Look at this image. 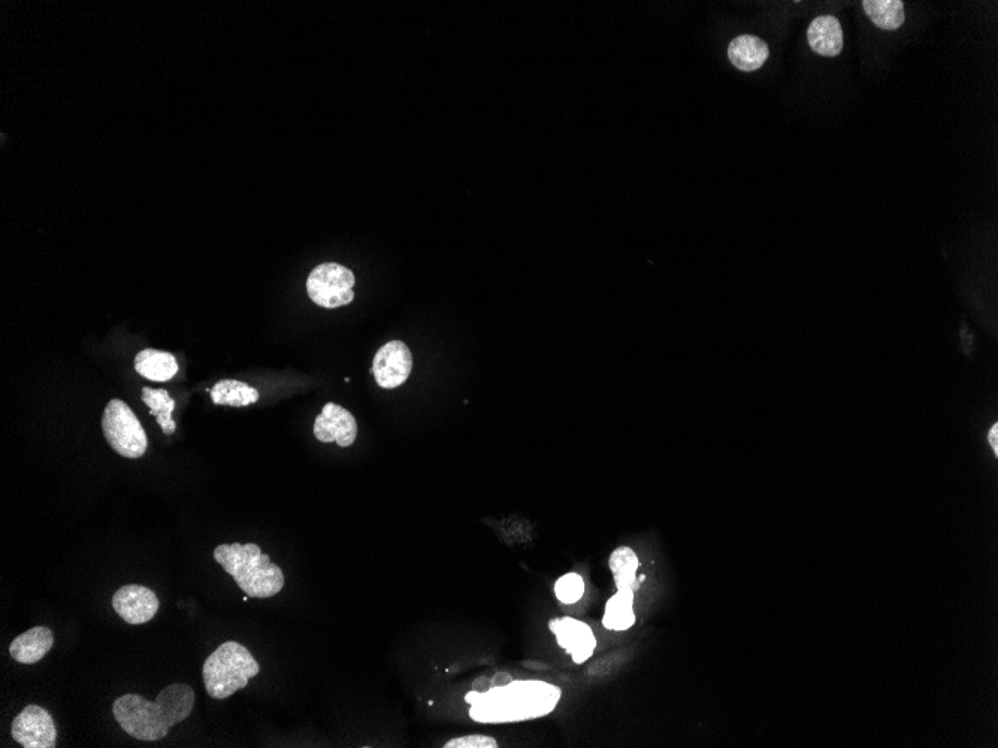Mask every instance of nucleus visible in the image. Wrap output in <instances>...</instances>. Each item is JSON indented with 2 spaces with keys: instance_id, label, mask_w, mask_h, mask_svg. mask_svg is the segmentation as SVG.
I'll list each match as a JSON object with an SVG mask.
<instances>
[{
  "instance_id": "39448f33",
  "label": "nucleus",
  "mask_w": 998,
  "mask_h": 748,
  "mask_svg": "<svg viewBox=\"0 0 998 748\" xmlns=\"http://www.w3.org/2000/svg\"><path fill=\"white\" fill-rule=\"evenodd\" d=\"M102 429L108 444L126 459H139L147 451V435L141 422L120 399H113L105 408Z\"/></svg>"
},
{
  "instance_id": "6e6552de",
  "label": "nucleus",
  "mask_w": 998,
  "mask_h": 748,
  "mask_svg": "<svg viewBox=\"0 0 998 748\" xmlns=\"http://www.w3.org/2000/svg\"><path fill=\"white\" fill-rule=\"evenodd\" d=\"M413 357L410 348L402 341H389L375 354L373 371L375 381L381 389H396L410 377Z\"/></svg>"
},
{
  "instance_id": "6ab92c4d",
  "label": "nucleus",
  "mask_w": 998,
  "mask_h": 748,
  "mask_svg": "<svg viewBox=\"0 0 998 748\" xmlns=\"http://www.w3.org/2000/svg\"><path fill=\"white\" fill-rule=\"evenodd\" d=\"M142 401L150 408L151 416L156 417L157 425L165 435H172L177 430V423L172 420L175 411V401L165 389H142Z\"/></svg>"
},
{
  "instance_id": "1a4fd4ad",
  "label": "nucleus",
  "mask_w": 998,
  "mask_h": 748,
  "mask_svg": "<svg viewBox=\"0 0 998 748\" xmlns=\"http://www.w3.org/2000/svg\"><path fill=\"white\" fill-rule=\"evenodd\" d=\"M113 608L127 625H144L156 616L159 599L148 587L129 584L114 593Z\"/></svg>"
},
{
  "instance_id": "20e7f679",
  "label": "nucleus",
  "mask_w": 998,
  "mask_h": 748,
  "mask_svg": "<svg viewBox=\"0 0 998 748\" xmlns=\"http://www.w3.org/2000/svg\"><path fill=\"white\" fill-rule=\"evenodd\" d=\"M259 672V663L249 648L237 641L220 645L208 656L202 669L205 689L214 699L231 698L238 690L249 686L251 678Z\"/></svg>"
},
{
  "instance_id": "423d86ee",
  "label": "nucleus",
  "mask_w": 998,
  "mask_h": 748,
  "mask_svg": "<svg viewBox=\"0 0 998 748\" xmlns=\"http://www.w3.org/2000/svg\"><path fill=\"white\" fill-rule=\"evenodd\" d=\"M356 278L350 269L338 263H323L313 269L307 280L311 301L322 308H340L355 299Z\"/></svg>"
},
{
  "instance_id": "7ed1b4c3",
  "label": "nucleus",
  "mask_w": 998,
  "mask_h": 748,
  "mask_svg": "<svg viewBox=\"0 0 998 748\" xmlns=\"http://www.w3.org/2000/svg\"><path fill=\"white\" fill-rule=\"evenodd\" d=\"M214 559L249 598H272L283 590L284 574L280 566L272 563L268 554H263L253 542L219 545L214 550Z\"/></svg>"
},
{
  "instance_id": "f3484780",
  "label": "nucleus",
  "mask_w": 998,
  "mask_h": 748,
  "mask_svg": "<svg viewBox=\"0 0 998 748\" xmlns=\"http://www.w3.org/2000/svg\"><path fill=\"white\" fill-rule=\"evenodd\" d=\"M210 392L213 404L226 407H249L251 404H256L260 398L259 392L254 387L237 380L219 381Z\"/></svg>"
},
{
  "instance_id": "f8f14e48",
  "label": "nucleus",
  "mask_w": 998,
  "mask_h": 748,
  "mask_svg": "<svg viewBox=\"0 0 998 748\" xmlns=\"http://www.w3.org/2000/svg\"><path fill=\"white\" fill-rule=\"evenodd\" d=\"M53 644L54 635L51 629L47 626H35L11 642L9 654L15 662L33 665L47 656Z\"/></svg>"
},
{
  "instance_id": "f257e3e1",
  "label": "nucleus",
  "mask_w": 998,
  "mask_h": 748,
  "mask_svg": "<svg viewBox=\"0 0 998 748\" xmlns=\"http://www.w3.org/2000/svg\"><path fill=\"white\" fill-rule=\"evenodd\" d=\"M561 689L540 680L510 681L488 692H471L465 701L471 705V720L477 723H516L540 719L555 710Z\"/></svg>"
},
{
  "instance_id": "dca6fc26",
  "label": "nucleus",
  "mask_w": 998,
  "mask_h": 748,
  "mask_svg": "<svg viewBox=\"0 0 998 748\" xmlns=\"http://www.w3.org/2000/svg\"><path fill=\"white\" fill-rule=\"evenodd\" d=\"M634 623V593L631 589H619L618 593L607 602L603 619L604 628L610 631H628Z\"/></svg>"
},
{
  "instance_id": "9d476101",
  "label": "nucleus",
  "mask_w": 998,
  "mask_h": 748,
  "mask_svg": "<svg viewBox=\"0 0 998 748\" xmlns=\"http://www.w3.org/2000/svg\"><path fill=\"white\" fill-rule=\"evenodd\" d=\"M314 436L320 442H337L338 447H350L358 436V423L346 408L329 402L314 422Z\"/></svg>"
},
{
  "instance_id": "ddd939ff",
  "label": "nucleus",
  "mask_w": 998,
  "mask_h": 748,
  "mask_svg": "<svg viewBox=\"0 0 998 748\" xmlns=\"http://www.w3.org/2000/svg\"><path fill=\"white\" fill-rule=\"evenodd\" d=\"M807 39L810 48L819 56H839L843 48L842 24L833 15H822L810 23Z\"/></svg>"
},
{
  "instance_id": "412c9836",
  "label": "nucleus",
  "mask_w": 998,
  "mask_h": 748,
  "mask_svg": "<svg viewBox=\"0 0 998 748\" xmlns=\"http://www.w3.org/2000/svg\"><path fill=\"white\" fill-rule=\"evenodd\" d=\"M555 593L556 598L562 604H576V602H579L583 598V593H585L583 578L579 574H574V572L564 575V577L556 581Z\"/></svg>"
},
{
  "instance_id": "aec40b11",
  "label": "nucleus",
  "mask_w": 998,
  "mask_h": 748,
  "mask_svg": "<svg viewBox=\"0 0 998 748\" xmlns=\"http://www.w3.org/2000/svg\"><path fill=\"white\" fill-rule=\"evenodd\" d=\"M613 578L618 589H631L635 583L638 569V557L631 547H619L613 551L609 560Z\"/></svg>"
},
{
  "instance_id": "0eeeda50",
  "label": "nucleus",
  "mask_w": 998,
  "mask_h": 748,
  "mask_svg": "<svg viewBox=\"0 0 998 748\" xmlns=\"http://www.w3.org/2000/svg\"><path fill=\"white\" fill-rule=\"evenodd\" d=\"M12 738L24 748H54L57 729L53 717L39 705H27L15 717L11 726Z\"/></svg>"
},
{
  "instance_id": "5701e85b",
  "label": "nucleus",
  "mask_w": 998,
  "mask_h": 748,
  "mask_svg": "<svg viewBox=\"0 0 998 748\" xmlns=\"http://www.w3.org/2000/svg\"><path fill=\"white\" fill-rule=\"evenodd\" d=\"M998 426L994 425L993 430H991L990 435H988V441H991V447H993L994 453H998Z\"/></svg>"
},
{
  "instance_id": "9b49d317",
  "label": "nucleus",
  "mask_w": 998,
  "mask_h": 748,
  "mask_svg": "<svg viewBox=\"0 0 998 748\" xmlns=\"http://www.w3.org/2000/svg\"><path fill=\"white\" fill-rule=\"evenodd\" d=\"M549 628L556 635L558 644L571 654L574 662H586L594 654L597 640L586 623L571 617H562L550 620Z\"/></svg>"
},
{
  "instance_id": "a211bd4d",
  "label": "nucleus",
  "mask_w": 998,
  "mask_h": 748,
  "mask_svg": "<svg viewBox=\"0 0 998 748\" xmlns=\"http://www.w3.org/2000/svg\"><path fill=\"white\" fill-rule=\"evenodd\" d=\"M863 8L867 17L879 29L897 30L906 20L904 3L901 0H866L863 2Z\"/></svg>"
},
{
  "instance_id": "f03ea898",
  "label": "nucleus",
  "mask_w": 998,
  "mask_h": 748,
  "mask_svg": "<svg viewBox=\"0 0 998 748\" xmlns=\"http://www.w3.org/2000/svg\"><path fill=\"white\" fill-rule=\"evenodd\" d=\"M195 707V692L189 684L166 686L150 702L139 695L120 696L114 701L113 714L120 728L139 741H159L169 729L184 722Z\"/></svg>"
},
{
  "instance_id": "2eb2a0df",
  "label": "nucleus",
  "mask_w": 998,
  "mask_h": 748,
  "mask_svg": "<svg viewBox=\"0 0 998 748\" xmlns=\"http://www.w3.org/2000/svg\"><path fill=\"white\" fill-rule=\"evenodd\" d=\"M135 369L139 375L156 383H165L178 374V363L175 356L168 351L145 348L135 357Z\"/></svg>"
},
{
  "instance_id": "4468645a",
  "label": "nucleus",
  "mask_w": 998,
  "mask_h": 748,
  "mask_svg": "<svg viewBox=\"0 0 998 748\" xmlns=\"http://www.w3.org/2000/svg\"><path fill=\"white\" fill-rule=\"evenodd\" d=\"M770 51L762 39L752 35H742L734 39L728 47V57L739 71L753 72L767 62Z\"/></svg>"
},
{
  "instance_id": "4be33fe9",
  "label": "nucleus",
  "mask_w": 998,
  "mask_h": 748,
  "mask_svg": "<svg viewBox=\"0 0 998 748\" xmlns=\"http://www.w3.org/2000/svg\"><path fill=\"white\" fill-rule=\"evenodd\" d=\"M498 743L488 735H468L449 741L444 748H497Z\"/></svg>"
}]
</instances>
